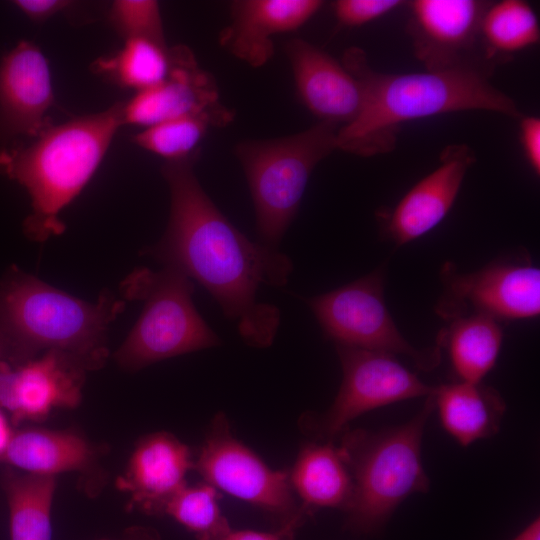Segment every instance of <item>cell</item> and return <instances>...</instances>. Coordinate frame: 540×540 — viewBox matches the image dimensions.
<instances>
[{"instance_id": "obj_26", "label": "cell", "mask_w": 540, "mask_h": 540, "mask_svg": "<svg viewBox=\"0 0 540 540\" xmlns=\"http://www.w3.org/2000/svg\"><path fill=\"white\" fill-rule=\"evenodd\" d=\"M55 476L10 474L4 480L11 540H51Z\"/></svg>"}, {"instance_id": "obj_8", "label": "cell", "mask_w": 540, "mask_h": 540, "mask_svg": "<svg viewBox=\"0 0 540 540\" xmlns=\"http://www.w3.org/2000/svg\"><path fill=\"white\" fill-rule=\"evenodd\" d=\"M342 369L338 393L324 412H308L299 420L313 441H333L357 417L396 402L428 397L434 387L425 384L395 355L335 345Z\"/></svg>"}, {"instance_id": "obj_30", "label": "cell", "mask_w": 540, "mask_h": 540, "mask_svg": "<svg viewBox=\"0 0 540 540\" xmlns=\"http://www.w3.org/2000/svg\"><path fill=\"white\" fill-rule=\"evenodd\" d=\"M403 3L401 0H338L333 9L342 26L357 27L389 14Z\"/></svg>"}, {"instance_id": "obj_3", "label": "cell", "mask_w": 540, "mask_h": 540, "mask_svg": "<svg viewBox=\"0 0 540 540\" xmlns=\"http://www.w3.org/2000/svg\"><path fill=\"white\" fill-rule=\"evenodd\" d=\"M122 101L98 113L51 124L28 143L0 149V175L18 182L31 199L26 235L45 241L61 234L59 215L78 196L123 126Z\"/></svg>"}, {"instance_id": "obj_17", "label": "cell", "mask_w": 540, "mask_h": 540, "mask_svg": "<svg viewBox=\"0 0 540 540\" xmlns=\"http://www.w3.org/2000/svg\"><path fill=\"white\" fill-rule=\"evenodd\" d=\"M286 54L302 102L321 122L343 126L358 116L362 86L342 62L302 39L289 41Z\"/></svg>"}, {"instance_id": "obj_27", "label": "cell", "mask_w": 540, "mask_h": 540, "mask_svg": "<svg viewBox=\"0 0 540 540\" xmlns=\"http://www.w3.org/2000/svg\"><path fill=\"white\" fill-rule=\"evenodd\" d=\"M219 491L203 482L187 484L164 505L162 512L198 540H219L231 527L219 506Z\"/></svg>"}, {"instance_id": "obj_13", "label": "cell", "mask_w": 540, "mask_h": 540, "mask_svg": "<svg viewBox=\"0 0 540 540\" xmlns=\"http://www.w3.org/2000/svg\"><path fill=\"white\" fill-rule=\"evenodd\" d=\"M445 278L447 290L438 307L444 317L456 318L464 305L496 321L539 315L540 270L529 263L499 262Z\"/></svg>"}, {"instance_id": "obj_22", "label": "cell", "mask_w": 540, "mask_h": 540, "mask_svg": "<svg viewBox=\"0 0 540 540\" xmlns=\"http://www.w3.org/2000/svg\"><path fill=\"white\" fill-rule=\"evenodd\" d=\"M94 456L91 445L77 433L26 429L13 433L2 461L29 474L56 476L86 469Z\"/></svg>"}, {"instance_id": "obj_14", "label": "cell", "mask_w": 540, "mask_h": 540, "mask_svg": "<svg viewBox=\"0 0 540 540\" xmlns=\"http://www.w3.org/2000/svg\"><path fill=\"white\" fill-rule=\"evenodd\" d=\"M85 367L55 350L16 367L0 364V407L15 424L42 420L53 410L75 408L81 401Z\"/></svg>"}, {"instance_id": "obj_12", "label": "cell", "mask_w": 540, "mask_h": 540, "mask_svg": "<svg viewBox=\"0 0 540 540\" xmlns=\"http://www.w3.org/2000/svg\"><path fill=\"white\" fill-rule=\"evenodd\" d=\"M491 2L482 0H414L409 3L407 31L415 57L426 71L465 65H491L474 54L480 43L482 17Z\"/></svg>"}, {"instance_id": "obj_15", "label": "cell", "mask_w": 540, "mask_h": 540, "mask_svg": "<svg viewBox=\"0 0 540 540\" xmlns=\"http://www.w3.org/2000/svg\"><path fill=\"white\" fill-rule=\"evenodd\" d=\"M54 101L47 58L36 44L20 41L0 60V141L38 136L51 125Z\"/></svg>"}, {"instance_id": "obj_31", "label": "cell", "mask_w": 540, "mask_h": 540, "mask_svg": "<svg viewBox=\"0 0 540 540\" xmlns=\"http://www.w3.org/2000/svg\"><path fill=\"white\" fill-rule=\"evenodd\" d=\"M301 505L300 510L290 519L281 523L275 531L235 530L230 528L219 540H293L295 532L311 514Z\"/></svg>"}, {"instance_id": "obj_32", "label": "cell", "mask_w": 540, "mask_h": 540, "mask_svg": "<svg viewBox=\"0 0 540 540\" xmlns=\"http://www.w3.org/2000/svg\"><path fill=\"white\" fill-rule=\"evenodd\" d=\"M519 140L523 154L535 174H540V118L521 116L519 118Z\"/></svg>"}, {"instance_id": "obj_25", "label": "cell", "mask_w": 540, "mask_h": 540, "mask_svg": "<svg viewBox=\"0 0 540 540\" xmlns=\"http://www.w3.org/2000/svg\"><path fill=\"white\" fill-rule=\"evenodd\" d=\"M540 26L531 5L522 0L490 3L480 25V43L484 60L493 66L513 54L535 46Z\"/></svg>"}, {"instance_id": "obj_18", "label": "cell", "mask_w": 540, "mask_h": 540, "mask_svg": "<svg viewBox=\"0 0 540 540\" xmlns=\"http://www.w3.org/2000/svg\"><path fill=\"white\" fill-rule=\"evenodd\" d=\"M323 6L319 0H243L231 5V22L219 43L252 67L266 64L274 54L272 37L298 29Z\"/></svg>"}, {"instance_id": "obj_21", "label": "cell", "mask_w": 540, "mask_h": 540, "mask_svg": "<svg viewBox=\"0 0 540 540\" xmlns=\"http://www.w3.org/2000/svg\"><path fill=\"white\" fill-rule=\"evenodd\" d=\"M431 396L441 426L462 447L499 432L506 404L494 388L456 381L434 387Z\"/></svg>"}, {"instance_id": "obj_23", "label": "cell", "mask_w": 540, "mask_h": 540, "mask_svg": "<svg viewBox=\"0 0 540 540\" xmlns=\"http://www.w3.org/2000/svg\"><path fill=\"white\" fill-rule=\"evenodd\" d=\"M502 341L496 320L472 314L454 318L440 335L439 345L446 349L458 381L479 383L495 366Z\"/></svg>"}, {"instance_id": "obj_1", "label": "cell", "mask_w": 540, "mask_h": 540, "mask_svg": "<svg viewBox=\"0 0 540 540\" xmlns=\"http://www.w3.org/2000/svg\"><path fill=\"white\" fill-rule=\"evenodd\" d=\"M197 157L163 165L170 217L163 238L148 252L201 284L247 345L269 347L280 312L257 295L262 286L286 285L292 261L275 248L249 240L221 213L195 176Z\"/></svg>"}, {"instance_id": "obj_28", "label": "cell", "mask_w": 540, "mask_h": 540, "mask_svg": "<svg viewBox=\"0 0 540 540\" xmlns=\"http://www.w3.org/2000/svg\"><path fill=\"white\" fill-rule=\"evenodd\" d=\"M209 126L202 117H181L145 128L133 142L166 162L182 161L198 156V145Z\"/></svg>"}, {"instance_id": "obj_20", "label": "cell", "mask_w": 540, "mask_h": 540, "mask_svg": "<svg viewBox=\"0 0 540 540\" xmlns=\"http://www.w3.org/2000/svg\"><path fill=\"white\" fill-rule=\"evenodd\" d=\"M288 476L294 495L310 512L319 508L345 512L351 502V472L341 448L333 441L303 444Z\"/></svg>"}, {"instance_id": "obj_29", "label": "cell", "mask_w": 540, "mask_h": 540, "mask_svg": "<svg viewBox=\"0 0 540 540\" xmlns=\"http://www.w3.org/2000/svg\"><path fill=\"white\" fill-rule=\"evenodd\" d=\"M108 19L126 40L148 38L166 42L159 4L152 0H117L109 9Z\"/></svg>"}, {"instance_id": "obj_34", "label": "cell", "mask_w": 540, "mask_h": 540, "mask_svg": "<svg viewBox=\"0 0 540 540\" xmlns=\"http://www.w3.org/2000/svg\"><path fill=\"white\" fill-rule=\"evenodd\" d=\"M512 540H540V520H539V517H536L535 519H533Z\"/></svg>"}, {"instance_id": "obj_33", "label": "cell", "mask_w": 540, "mask_h": 540, "mask_svg": "<svg viewBox=\"0 0 540 540\" xmlns=\"http://www.w3.org/2000/svg\"><path fill=\"white\" fill-rule=\"evenodd\" d=\"M12 3L35 23H43L72 6V2L67 0H15Z\"/></svg>"}, {"instance_id": "obj_16", "label": "cell", "mask_w": 540, "mask_h": 540, "mask_svg": "<svg viewBox=\"0 0 540 540\" xmlns=\"http://www.w3.org/2000/svg\"><path fill=\"white\" fill-rule=\"evenodd\" d=\"M475 161V152L467 144L446 146L440 153L439 165L383 215L385 235L401 246L434 229L451 210Z\"/></svg>"}, {"instance_id": "obj_6", "label": "cell", "mask_w": 540, "mask_h": 540, "mask_svg": "<svg viewBox=\"0 0 540 540\" xmlns=\"http://www.w3.org/2000/svg\"><path fill=\"white\" fill-rule=\"evenodd\" d=\"M338 125L319 122L278 139L245 141L236 147L263 244L275 248L294 220L314 168L337 149Z\"/></svg>"}, {"instance_id": "obj_7", "label": "cell", "mask_w": 540, "mask_h": 540, "mask_svg": "<svg viewBox=\"0 0 540 540\" xmlns=\"http://www.w3.org/2000/svg\"><path fill=\"white\" fill-rule=\"evenodd\" d=\"M125 295L144 302L142 313L115 353L120 366L138 370L178 355L216 347L219 337L196 310L194 286L181 271L139 269L125 281Z\"/></svg>"}, {"instance_id": "obj_36", "label": "cell", "mask_w": 540, "mask_h": 540, "mask_svg": "<svg viewBox=\"0 0 540 540\" xmlns=\"http://www.w3.org/2000/svg\"><path fill=\"white\" fill-rule=\"evenodd\" d=\"M7 356V346L6 343L0 334V364L4 361V357Z\"/></svg>"}, {"instance_id": "obj_24", "label": "cell", "mask_w": 540, "mask_h": 540, "mask_svg": "<svg viewBox=\"0 0 540 540\" xmlns=\"http://www.w3.org/2000/svg\"><path fill=\"white\" fill-rule=\"evenodd\" d=\"M171 64V48L166 42L129 38L114 54L95 60L91 69L121 88L140 92L163 82Z\"/></svg>"}, {"instance_id": "obj_2", "label": "cell", "mask_w": 540, "mask_h": 540, "mask_svg": "<svg viewBox=\"0 0 540 540\" xmlns=\"http://www.w3.org/2000/svg\"><path fill=\"white\" fill-rule=\"evenodd\" d=\"M342 64L359 80L363 103L358 116L337 131V149L361 157L391 152L406 122L459 111H489L519 119L515 101L489 80L492 68L465 65L439 71L388 74L369 66L357 47Z\"/></svg>"}, {"instance_id": "obj_5", "label": "cell", "mask_w": 540, "mask_h": 540, "mask_svg": "<svg viewBox=\"0 0 540 540\" xmlns=\"http://www.w3.org/2000/svg\"><path fill=\"white\" fill-rule=\"evenodd\" d=\"M431 395L401 425L378 431L348 428L339 436L353 480L352 499L345 511L350 529L376 533L406 498L428 492L430 481L421 449L426 423L434 411Z\"/></svg>"}, {"instance_id": "obj_35", "label": "cell", "mask_w": 540, "mask_h": 540, "mask_svg": "<svg viewBox=\"0 0 540 540\" xmlns=\"http://www.w3.org/2000/svg\"><path fill=\"white\" fill-rule=\"evenodd\" d=\"M13 433L10 429L6 417L0 411V460L8 447Z\"/></svg>"}, {"instance_id": "obj_19", "label": "cell", "mask_w": 540, "mask_h": 540, "mask_svg": "<svg viewBox=\"0 0 540 540\" xmlns=\"http://www.w3.org/2000/svg\"><path fill=\"white\" fill-rule=\"evenodd\" d=\"M194 459L190 448L174 435L152 433L134 449L118 487L130 495L132 506L161 513L165 503L187 484Z\"/></svg>"}, {"instance_id": "obj_4", "label": "cell", "mask_w": 540, "mask_h": 540, "mask_svg": "<svg viewBox=\"0 0 540 540\" xmlns=\"http://www.w3.org/2000/svg\"><path fill=\"white\" fill-rule=\"evenodd\" d=\"M123 308L108 293L91 303L15 268L0 281V334L18 364L55 350L85 369L100 367L108 355V326Z\"/></svg>"}, {"instance_id": "obj_11", "label": "cell", "mask_w": 540, "mask_h": 540, "mask_svg": "<svg viewBox=\"0 0 540 540\" xmlns=\"http://www.w3.org/2000/svg\"><path fill=\"white\" fill-rule=\"evenodd\" d=\"M171 56V69L163 82L122 101L123 125L147 128L187 116L202 117L211 126L229 124L232 112L220 102L214 78L199 67L192 51L176 45L171 47Z\"/></svg>"}, {"instance_id": "obj_10", "label": "cell", "mask_w": 540, "mask_h": 540, "mask_svg": "<svg viewBox=\"0 0 540 540\" xmlns=\"http://www.w3.org/2000/svg\"><path fill=\"white\" fill-rule=\"evenodd\" d=\"M193 470L216 490L278 517L281 523L301 508L291 489L288 470L272 469L238 440L223 412L213 417Z\"/></svg>"}, {"instance_id": "obj_9", "label": "cell", "mask_w": 540, "mask_h": 540, "mask_svg": "<svg viewBox=\"0 0 540 540\" xmlns=\"http://www.w3.org/2000/svg\"><path fill=\"white\" fill-rule=\"evenodd\" d=\"M307 303L335 345L405 355L424 371L440 363L439 347L418 349L398 330L384 300L382 271L311 297Z\"/></svg>"}]
</instances>
